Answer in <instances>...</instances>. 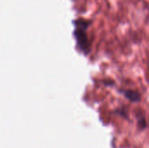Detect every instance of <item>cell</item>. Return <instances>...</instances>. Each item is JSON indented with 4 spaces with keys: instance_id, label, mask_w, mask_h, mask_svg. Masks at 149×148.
<instances>
[{
    "instance_id": "cell-5",
    "label": "cell",
    "mask_w": 149,
    "mask_h": 148,
    "mask_svg": "<svg viewBox=\"0 0 149 148\" xmlns=\"http://www.w3.org/2000/svg\"><path fill=\"white\" fill-rule=\"evenodd\" d=\"M104 83H105V85H108V86H110V85H113L114 84V82H113V81H112V80H109V79L106 80Z\"/></svg>"
},
{
    "instance_id": "cell-4",
    "label": "cell",
    "mask_w": 149,
    "mask_h": 148,
    "mask_svg": "<svg viewBox=\"0 0 149 148\" xmlns=\"http://www.w3.org/2000/svg\"><path fill=\"white\" fill-rule=\"evenodd\" d=\"M115 113H117V114H120V116H122L123 118H126V119H127V116L126 115L127 112H126V110H125L124 108H120V109H118V110H116V111H115Z\"/></svg>"
},
{
    "instance_id": "cell-2",
    "label": "cell",
    "mask_w": 149,
    "mask_h": 148,
    "mask_svg": "<svg viewBox=\"0 0 149 148\" xmlns=\"http://www.w3.org/2000/svg\"><path fill=\"white\" fill-rule=\"evenodd\" d=\"M120 93H122L124 95V97L128 99L131 102L134 103H138L141 100V94L136 92V91H133V90H121Z\"/></svg>"
},
{
    "instance_id": "cell-1",
    "label": "cell",
    "mask_w": 149,
    "mask_h": 148,
    "mask_svg": "<svg viewBox=\"0 0 149 148\" xmlns=\"http://www.w3.org/2000/svg\"><path fill=\"white\" fill-rule=\"evenodd\" d=\"M75 30L73 31V36L76 39L77 45L81 52L85 55H88L91 52L92 44L88 38L86 31L92 25L93 21L91 19H86L83 17L77 18L72 21Z\"/></svg>"
},
{
    "instance_id": "cell-3",
    "label": "cell",
    "mask_w": 149,
    "mask_h": 148,
    "mask_svg": "<svg viewBox=\"0 0 149 148\" xmlns=\"http://www.w3.org/2000/svg\"><path fill=\"white\" fill-rule=\"evenodd\" d=\"M138 122H139V126L141 129H145L147 126V122L145 120V117L141 115L140 117H138Z\"/></svg>"
}]
</instances>
